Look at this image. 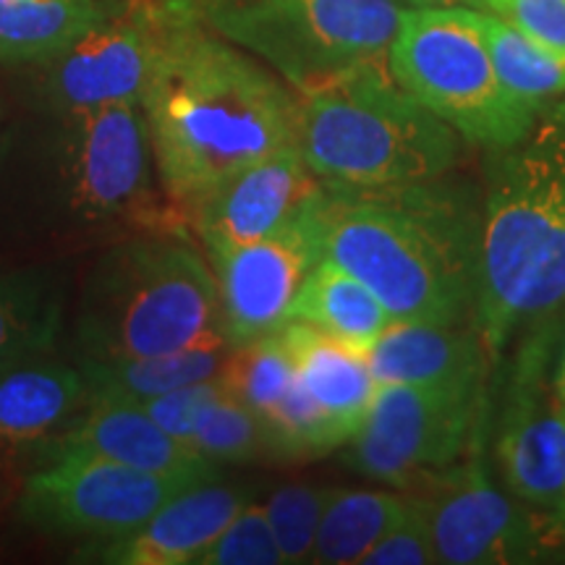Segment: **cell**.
Segmentation results:
<instances>
[{"instance_id":"d6986e66","label":"cell","mask_w":565,"mask_h":565,"mask_svg":"<svg viewBox=\"0 0 565 565\" xmlns=\"http://www.w3.org/2000/svg\"><path fill=\"white\" fill-rule=\"evenodd\" d=\"M490 356L475 322H393L366 362L377 385L484 387Z\"/></svg>"},{"instance_id":"d590c367","label":"cell","mask_w":565,"mask_h":565,"mask_svg":"<svg viewBox=\"0 0 565 565\" xmlns=\"http://www.w3.org/2000/svg\"><path fill=\"white\" fill-rule=\"evenodd\" d=\"M414 9H471L482 6V0H412Z\"/></svg>"},{"instance_id":"cb8c5ba5","label":"cell","mask_w":565,"mask_h":565,"mask_svg":"<svg viewBox=\"0 0 565 565\" xmlns=\"http://www.w3.org/2000/svg\"><path fill=\"white\" fill-rule=\"evenodd\" d=\"M108 9V0H0V61L42 66Z\"/></svg>"},{"instance_id":"484cf974","label":"cell","mask_w":565,"mask_h":565,"mask_svg":"<svg viewBox=\"0 0 565 565\" xmlns=\"http://www.w3.org/2000/svg\"><path fill=\"white\" fill-rule=\"evenodd\" d=\"M482 21L494 66L508 89L536 105L565 97V53L540 47L492 13H482Z\"/></svg>"},{"instance_id":"ba28073f","label":"cell","mask_w":565,"mask_h":565,"mask_svg":"<svg viewBox=\"0 0 565 565\" xmlns=\"http://www.w3.org/2000/svg\"><path fill=\"white\" fill-rule=\"evenodd\" d=\"M42 152L45 200L79 225H137L181 231L186 223L158 192L150 131L141 103L55 116ZM168 202V200H166Z\"/></svg>"},{"instance_id":"7a4b0ae2","label":"cell","mask_w":565,"mask_h":565,"mask_svg":"<svg viewBox=\"0 0 565 565\" xmlns=\"http://www.w3.org/2000/svg\"><path fill=\"white\" fill-rule=\"evenodd\" d=\"M479 254L482 210L448 175L391 192H328L324 257L362 280L393 322H475Z\"/></svg>"},{"instance_id":"f1b7e54d","label":"cell","mask_w":565,"mask_h":565,"mask_svg":"<svg viewBox=\"0 0 565 565\" xmlns=\"http://www.w3.org/2000/svg\"><path fill=\"white\" fill-rule=\"evenodd\" d=\"M265 433L273 461H307L333 454L349 443L343 429L315 404L299 377L265 419Z\"/></svg>"},{"instance_id":"5bb4252c","label":"cell","mask_w":565,"mask_h":565,"mask_svg":"<svg viewBox=\"0 0 565 565\" xmlns=\"http://www.w3.org/2000/svg\"><path fill=\"white\" fill-rule=\"evenodd\" d=\"M553 320L536 324L519 351L494 435V461L513 498L565 521V404L550 391Z\"/></svg>"},{"instance_id":"4dcf8cb0","label":"cell","mask_w":565,"mask_h":565,"mask_svg":"<svg viewBox=\"0 0 565 565\" xmlns=\"http://www.w3.org/2000/svg\"><path fill=\"white\" fill-rule=\"evenodd\" d=\"M194 565H286L263 503H246Z\"/></svg>"},{"instance_id":"3957f363","label":"cell","mask_w":565,"mask_h":565,"mask_svg":"<svg viewBox=\"0 0 565 565\" xmlns=\"http://www.w3.org/2000/svg\"><path fill=\"white\" fill-rule=\"evenodd\" d=\"M565 309V100L490 152L475 324L498 356Z\"/></svg>"},{"instance_id":"d4e9b609","label":"cell","mask_w":565,"mask_h":565,"mask_svg":"<svg viewBox=\"0 0 565 565\" xmlns=\"http://www.w3.org/2000/svg\"><path fill=\"white\" fill-rule=\"evenodd\" d=\"M408 505V494L385 490H330L317 529L312 563L353 565L364 563L370 550L387 534Z\"/></svg>"},{"instance_id":"5b68a950","label":"cell","mask_w":565,"mask_h":565,"mask_svg":"<svg viewBox=\"0 0 565 565\" xmlns=\"http://www.w3.org/2000/svg\"><path fill=\"white\" fill-rule=\"evenodd\" d=\"M296 147L330 194H372L445 179L461 137L391 76L353 74L296 92Z\"/></svg>"},{"instance_id":"e0dca14e","label":"cell","mask_w":565,"mask_h":565,"mask_svg":"<svg viewBox=\"0 0 565 565\" xmlns=\"http://www.w3.org/2000/svg\"><path fill=\"white\" fill-rule=\"evenodd\" d=\"M249 498L217 479L173 494L150 519L121 540L76 547V563L100 565H194Z\"/></svg>"},{"instance_id":"74e56055","label":"cell","mask_w":565,"mask_h":565,"mask_svg":"<svg viewBox=\"0 0 565 565\" xmlns=\"http://www.w3.org/2000/svg\"><path fill=\"white\" fill-rule=\"evenodd\" d=\"M215 3H225V0H204L202 6H215Z\"/></svg>"},{"instance_id":"ac0fdd59","label":"cell","mask_w":565,"mask_h":565,"mask_svg":"<svg viewBox=\"0 0 565 565\" xmlns=\"http://www.w3.org/2000/svg\"><path fill=\"white\" fill-rule=\"evenodd\" d=\"M55 454L108 458L168 477L217 479L215 463H210L189 445L173 440L137 401L108 398V395H89V404L79 419L71 424L42 458Z\"/></svg>"},{"instance_id":"44dd1931","label":"cell","mask_w":565,"mask_h":565,"mask_svg":"<svg viewBox=\"0 0 565 565\" xmlns=\"http://www.w3.org/2000/svg\"><path fill=\"white\" fill-rule=\"evenodd\" d=\"M233 349L228 338H215L189 349L154 353L137 359H89L74 356L87 380L89 395H108V398L145 401L152 395L168 393L173 387L204 383V380L223 377Z\"/></svg>"},{"instance_id":"e575fe53","label":"cell","mask_w":565,"mask_h":565,"mask_svg":"<svg viewBox=\"0 0 565 565\" xmlns=\"http://www.w3.org/2000/svg\"><path fill=\"white\" fill-rule=\"evenodd\" d=\"M550 391L561 404H565V335L555 349L553 364H550Z\"/></svg>"},{"instance_id":"30bf717a","label":"cell","mask_w":565,"mask_h":565,"mask_svg":"<svg viewBox=\"0 0 565 565\" xmlns=\"http://www.w3.org/2000/svg\"><path fill=\"white\" fill-rule=\"evenodd\" d=\"M200 482L207 479L154 475L97 456L55 454L26 475L19 515L38 532L103 545L131 534L173 494Z\"/></svg>"},{"instance_id":"ffe728a7","label":"cell","mask_w":565,"mask_h":565,"mask_svg":"<svg viewBox=\"0 0 565 565\" xmlns=\"http://www.w3.org/2000/svg\"><path fill=\"white\" fill-rule=\"evenodd\" d=\"M280 333L294 353L301 385L351 440L377 393L366 356L312 324L286 322Z\"/></svg>"},{"instance_id":"7c38bea8","label":"cell","mask_w":565,"mask_h":565,"mask_svg":"<svg viewBox=\"0 0 565 565\" xmlns=\"http://www.w3.org/2000/svg\"><path fill=\"white\" fill-rule=\"evenodd\" d=\"M419 490L437 563H532L565 540L555 515H536L524 500L498 490L479 456L461 458Z\"/></svg>"},{"instance_id":"f35d334b","label":"cell","mask_w":565,"mask_h":565,"mask_svg":"<svg viewBox=\"0 0 565 565\" xmlns=\"http://www.w3.org/2000/svg\"><path fill=\"white\" fill-rule=\"evenodd\" d=\"M561 532H563V536H565V521H561Z\"/></svg>"},{"instance_id":"9a60e30c","label":"cell","mask_w":565,"mask_h":565,"mask_svg":"<svg viewBox=\"0 0 565 565\" xmlns=\"http://www.w3.org/2000/svg\"><path fill=\"white\" fill-rule=\"evenodd\" d=\"M322 189L294 141L212 189L189 212L186 223L202 242L204 254L215 257L282 228Z\"/></svg>"},{"instance_id":"603a6c76","label":"cell","mask_w":565,"mask_h":565,"mask_svg":"<svg viewBox=\"0 0 565 565\" xmlns=\"http://www.w3.org/2000/svg\"><path fill=\"white\" fill-rule=\"evenodd\" d=\"M66 328V288L45 267L0 273V370L55 351Z\"/></svg>"},{"instance_id":"52a82bcc","label":"cell","mask_w":565,"mask_h":565,"mask_svg":"<svg viewBox=\"0 0 565 565\" xmlns=\"http://www.w3.org/2000/svg\"><path fill=\"white\" fill-rule=\"evenodd\" d=\"M204 24L267 63L294 92L387 68L401 26L395 0H225Z\"/></svg>"},{"instance_id":"f546056e","label":"cell","mask_w":565,"mask_h":565,"mask_svg":"<svg viewBox=\"0 0 565 565\" xmlns=\"http://www.w3.org/2000/svg\"><path fill=\"white\" fill-rule=\"evenodd\" d=\"M330 490L333 487L317 482H288L280 484L263 503L286 565L312 563L317 529Z\"/></svg>"},{"instance_id":"836d02e7","label":"cell","mask_w":565,"mask_h":565,"mask_svg":"<svg viewBox=\"0 0 565 565\" xmlns=\"http://www.w3.org/2000/svg\"><path fill=\"white\" fill-rule=\"evenodd\" d=\"M223 385H225L223 377L204 380V383L173 387V391L152 395V398H145V401H137V404L145 408V412L150 414L154 422H158V427L166 429L173 440H179L192 448L196 416H200L202 406L207 404L212 395L221 393Z\"/></svg>"},{"instance_id":"8992f818","label":"cell","mask_w":565,"mask_h":565,"mask_svg":"<svg viewBox=\"0 0 565 565\" xmlns=\"http://www.w3.org/2000/svg\"><path fill=\"white\" fill-rule=\"evenodd\" d=\"M387 68L458 137L490 152L524 139L542 110L500 79L482 11L475 9L404 11Z\"/></svg>"},{"instance_id":"8fae6325","label":"cell","mask_w":565,"mask_h":565,"mask_svg":"<svg viewBox=\"0 0 565 565\" xmlns=\"http://www.w3.org/2000/svg\"><path fill=\"white\" fill-rule=\"evenodd\" d=\"M196 11L202 6L189 0L110 6L66 51L42 63L47 108L53 116H74L105 105L141 103L168 38Z\"/></svg>"},{"instance_id":"6da1fadb","label":"cell","mask_w":565,"mask_h":565,"mask_svg":"<svg viewBox=\"0 0 565 565\" xmlns=\"http://www.w3.org/2000/svg\"><path fill=\"white\" fill-rule=\"evenodd\" d=\"M175 26L141 95L166 200L189 212L231 175L296 141L299 95L263 63L202 26Z\"/></svg>"},{"instance_id":"8d00e7d4","label":"cell","mask_w":565,"mask_h":565,"mask_svg":"<svg viewBox=\"0 0 565 565\" xmlns=\"http://www.w3.org/2000/svg\"><path fill=\"white\" fill-rule=\"evenodd\" d=\"M9 469L11 466L0 458V498H3V492H6V475H9Z\"/></svg>"},{"instance_id":"277c9868","label":"cell","mask_w":565,"mask_h":565,"mask_svg":"<svg viewBox=\"0 0 565 565\" xmlns=\"http://www.w3.org/2000/svg\"><path fill=\"white\" fill-rule=\"evenodd\" d=\"M215 338H225L217 278L183 231H139L103 252L87 273L74 356H154Z\"/></svg>"},{"instance_id":"2e32d148","label":"cell","mask_w":565,"mask_h":565,"mask_svg":"<svg viewBox=\"0 0 565 565\" xmlns=\"http://www.w3.org/2000/svg\"><path fill=\"white\" fill-rule=\"evenodd\" d=\"M89 404L87 380L76 362L55 351L0 370V458L34 463L79 419Z\"/></svg>"},{"instance_id":"4316f807","label":"cell","mask_w":565,"mask_h":565,"mask_svg":"<svg viewBox=\"0 0 565 565\" xmlns=\"http://www.w3.org/2000/svg\"><path fill=\"white\" fill-rule=\"evenodd\" d=\"M192 448L217 469L225 463H254L270 458L265 422L228 385L202 406Z\"/></svg>"},{"instance_id":"9c48e42d","label":"cell","mask_w":565,"mask_h":565,"mask_svg":"<svg viewBox=\"0 0 565 565\" xmlns=\"http://www.w3.org/2000/svg\"><path fill=\"white\" fill-rule=\"evenodd\" d=\"M484 387L377 385L362 427L343 445L349 469L395 490H419L477 450Z\"/></svg>"},{"instance_id":"7402d4cb","label":"cell","mask_w":565,"mask_h":565,"mask_svg":"<svg viewBox=\"0 0 565 565\" xmlns=\"http://www.w3.org/2000/svg\"><path fill=\"white\" fill-rule=\"evenodd\" d=\"M288 322L312 324L366 356L391 328L393 317L362 280L330 257H322V263L303 280Z\"/></svg>"},{"instance_id":"1f68e13d","label":"cell","mask_w":565,"mask_h":565,"mask_svg":"<svg viewBox=\"0 0 565 565\" xmlns=\"http://www.w3.org/2000/svg\"><path fill=\"white\" fill-rule=\"evenodd\" d=\"M437 563L427 503L422 494H408L404 515L387 529L383 540L366 553L362 565H429Z\"/></svg>"},{"instance_id":"4fadbf2b","label":"cell","mask_w":565,"mask_h":565,"mask_svg":"<svg viewBox=\"0 0 565 565\" xmlns=\"http://www.w3.org/2000/svg\"><path fill=\"white\" fill-rule=\"evenodd\" d=\"M324 231L328 192L322 189L270 236L207 257L221 291L225 338L233 345L275 333L288 322L303 280L324 257Z\"/></svg>"},{"instance_id":"d6a6232c","label":"cell","mask_w":565,"mask_h":565,"mask_svg":"<svg viewBox=\"0 0 565 565\" xmlns=\"http://www.w3.org/2000/svg\"><path fill=\"white\" fill-rule=\"evenodd\" d=\"M482 9L540 47L565 53V0H482Z\"/></svg>"},{"instance_id":"83f0119b","label":"cell","mask_w":565,"mask_h":565,"mask_svg":"<svg viewBox=\"0 0 565 565\" xmlns=\"http://www.w3.org/2000/svg\"><path fill=\"white\" fill-rule=\"evenodd\" d=\"M296 377H299L296 359L280 330L236 345L223 372L225 385L263 422L286 398Z\"/></svg>"}]
</instances>
